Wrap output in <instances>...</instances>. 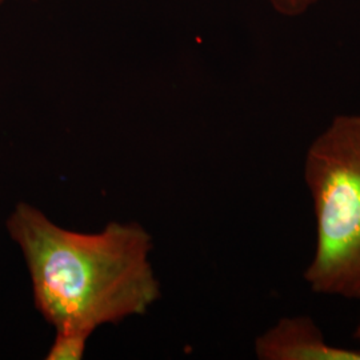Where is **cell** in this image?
I'll return each instance as SVG.
<instances>
[{"label": "cell", "instance_id": "1", "mask_svg": "<svg viewBox=\"0 0 360 360\" xmlns=\"http://www.w3.org/2000/svg\"><path fill=\"white\" fill-rule=\"evenodd\" d=\"M7 230L26 259L35 306L56 331L91 335L102 324L146 314L160 296L148 260L153 240L139 224L70 231L19 203Z\"/></svg>", "mask_w": 360, "mask_h": 360}, {"label": "cell", "instance_id": "2", "mask_svg": "<svg viewBox=\"0 0 360 360\" xmlns=\"http://www.w3.org/2000/svg\"><path fill=\"white\" fill-rule=\"evenodd\" d=\"M303 178L315 250L303 278L314 294L360 300V114H339L311 141Z\"/></svg>", "mask_w": 360, "mask_h": 360}, {"label": "cell", "instance_id": "3", "mask_svg": "<svg viewBox=\"0 0 360 360\" xmlns=\"http://www.w3.org/2000/svg\"><path fill=\"white\" fill-rule=\"evenodd\" d=\"M260 360H360V349L330 345L321 327L306 316H283L255 339Z\"/></svg>", "mask_w": 360, "mask_h": 360}, {"label": "cell", "instance_id": "7", "mask_svg": "<svg viewBox=\"0 0 360 360\" xmlns=\"http://www.w3.org/2000/svg\"><path fill=\"white\" fill-rule=\"evenodd\" d=\"M3 1H4V0H0V3H3Z\"/></svg>", "mask_w": 360, "mask_h": 360}, {"label": "cell", "instance_id": "5", "mask_svg": "<svg viewBox=\"0 0 360 360\" xmlns=\"http://www.w3.org/2000/svg\"><path fill=\"white\" fill-rule=\"evenodd\" d=\"M272 11L283 18L295 19L309 13L322 0H266Z\"/></svg>", "mask_w": 360, "mask_h": 360}, {"label": "cell", "instance_id": "6", "mask_svg": "<svg viewBox=\"0 0 360 360\" xmlns=\"http://www.w3.org/2000/svg\"><path fill=\"white\" fill-rule=\"evenodd\" d=\"M354 339L358 340L360 343V321L358 326H356V328H355V331H354Z\"/></svg>", "mask_w": 360, "mask_h": 360}, {"label": "cell", "instance_id": "4", "mask_svg": "<svg viewBox=\"0 0 360 360\" xmlns=\"http://www.w3.org/2000/svg\"><path fill=\"white\" fill-rule=\"evenodd\" d=\"M90 334L80 331H56L55 340L46 356L49 360L83 359Z\"/></svg>", "mask_w": 360, "mask_h": 360}]
</instances>
